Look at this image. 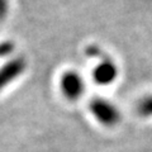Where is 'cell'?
<instances>
[{
  "label": "cell",
  "mask_w": 152,
  "mask_h": 152,
  "mask_svg": "<svg viewBox=\"0 0 152 152\" xmlns=\"http://www.w3.org/2000/svg\"><path fill=\"white\" fill-rule=\"evenodd\" d=\"M89 112L100 124L114 127L121 122V113L113 103L103 98H94L89 103Z\"/></svg>",
  "instance_id": "cell-1"
},
{
  "label": "cell",
  "mask_w": 152,
  "mask_h": 152,
  "mask_svg": "<svg viewBox=\"0 0 152 152\" xmlns=\"http://www.w3.org/2000/svg\"><path fill=\"white\" fill-rule=\"evenodd\" d=\"M138 113L143 117H151L152 115V95L145 98L138 104Z\"/></svg>",
  "instance_id": "cell-5"
},
{
  "label": "cell",
  "mask_w": 152,
  "mask_h": 152,
  "mask_svg": "<svg viewBox=\"0 0 152 152\" xmlns=\"http://www.w3.org/2000/svg\"><path fill=\"white\" fill-rule=\"evenodd\" d=\"M60 89L66 99L74 102L81 98L85 93V81L75 70H67L60 77Z\"/></svg>",
  "instance_id": "cell-2"
},
{
  "label": "cell",
  "mask_w": 152,
  "mask_h": 152,
  "mask_svg": "<svg viewBox=\"0 0 152 152\" xmlns=\"http://www.w3.org/2000/svg\"><path fill=\"white\" fill-rule=\"evenodd\" d=\"M91 77L96 85H110L118 77V67L112 60H103L93 69Z\"/></svg>",
  "instance_id": "cell-4"
},
{
  "label": "cell",
  "mask_w": 152,
  "mask_h": 152,
  "mask_svg": "<svg viewBox=\"0 0 152 152\" xmlns=\"http://www.w3.org/2000/svg\"><path fill=\"white\" fill-rule=\"evenodd\" d=\"M14 43L12 41H3L0 42V60L10 56L14 51Z\"/></svg>",
  "instance_id": "cell-6"
},
{
  "label": "cell",
  "mask_w": 152,
  "mask_h": 152,
  "mask_svg": "<svg viewBox=\"0 0 152 152\" xmlns=\"http://www.w3.org/2000/svg\"><path fill=\"white\" fill-rule=\"evenodd\" d=\"M9 12V0H0V20L8 15Z\"/></svg>",
  "instance_id": "cell-7"
},
{
  "label": "cell",
  "mask_w": 152,
  "mask_h": 152,
  "mask_svg": "<svg viewBox=\"0 0 152 152\" xmlns=\"http://www.w3.org/2000/svg\"><path fill=\"white\" fill-rule=\"evenodd\" d=\"M26 67L27 64L23 57H13L0 66V91L15 81L26 71Z\"/></svg>",
  "instance_id": "cell-3"
}]
</instances>
